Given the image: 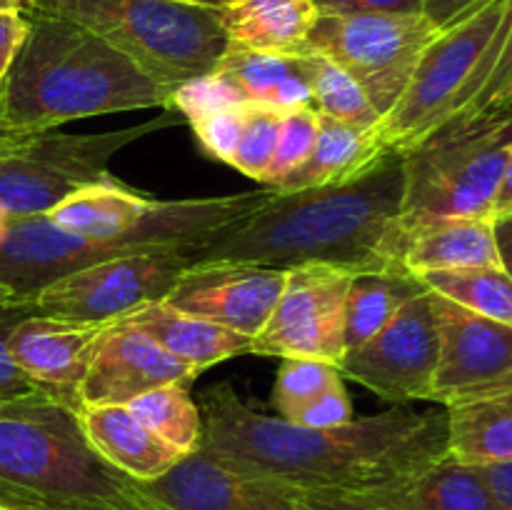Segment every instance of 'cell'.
I'll return each mask as SVG.
<instances>
[{
    "mask_svg": "<svg viewBox=\"0 0 512 510\" xmlns=\"http://www.w3.org/2000/svg\"><path fill=\"white\" fill-rule=\"evenodd\" d=\"M203 445L218 458L298 490L360 495L408 480L448 450V410L395 403L333 428H305L250 408L230 383L200 398Z\"/></svg>",
    "mask_w": 512,
    "mask_h": 510,
    "instance_id": "1",
    "label": "cell"
},
{
    "mask_svg": "<svg viewBox=\"0 0 512 510\" xmlns=\"http://www.w3.org/2000/svg\"><path fill=\"white\" fill-rule=\"evenodd\" d=\"M403 153L388 150L343 183L273 190L238 223L190 248L193 263H245L290 270L335 265L350 273L408 270Z\"/></svg>",
    "mask_w": 512,
    "mask_h": 510,
    "instance_id": "2",
    "label": "cell"
},
{
    "mask_svg": "<svg viewBox=\"0 0 512 510\" xmlns=\"http://www.w3.org/2000/svg\"><path fill=\"white\" fill-rule=\"evenodd\" d=\"M153 75L98 35L50 13L28 15V35L0 83L3 133H48L73 120L165 108Z\"/></svg>",
    "mask_w": 512,
    "mask_h": 510,
    "instance_id": "3",
    "label": "cell"
},
{
    "mask_svg": "<svg viewBox=\"0 0 512 510\" xmlns=\"http://www.w3.org/2000/svg\"><path fill=\"white\" fill-rule=\"evenodd\" d=\"M135 480L105 463L78 410L38 393L0 405V498L15 510H68L128 498Z\"/></svg>",
    "mask_w": 512,
    "mask_h": 510,
    "instance_id": "4",
    "label": "cell"
},
{
    "mask_svg": "<svg viewBox=\"0 0 512 510\" xmlns=\"http://www.w3.org/2000/svg\"><path fill=\"white\" fill-rule=\"evenodd\" d=\"M33 13L58 15L98 35L168 90L208 75L228 50L220 5L188 0H38Z\"/></svg>",
    "mask_w": 512,
    "mask_h": 510,
    "instance_id": "5",
    "label": "cell"
},
{
    "mask_svg": "<svg viewBox=\"0 0 512 510\" xmlns=\"http://www.w3.org/2000/svg\"><path fill=\"white\" fill-rule=\"evenodd\" d=\"M510 155L512 105L403 153L405 230L445 218H490Z\"/></svg>",
    "mask_w": 512,
    "mask_h": 510,
    "instance_id": "6",
    "label": "cell"
},
{
    "mask_svg": "<svg viewBox=\"0 0 512 510\" xmlns=\"http://www.w3.org/2000/svg\"><path fill=\"white\" fill-rule=\"evenodd\" d=\"M268 195L270 188L210 198L155 200L113 178L75 190L50 210L48 218L78 238L130 240L140 245H198L253 213Z\"/></svg>",
    "mask_w": 512,
    "mask_h": 510,
    "instance_id": "7",
    "label": "cell"
},
{
    "mask_svg": "<svg viewBox=\"0 0 512 510\" xmlns=\"http://www.w3.org/2000/svg\"><path fill=\"white\" fill-rule=\"evenodd\" d=\"M180 123V115L168 110L130 128L108 133L68 135L58 130L15 135L8 153L0 158V215L30 218L48 215L75 190L108 183L110 160L135 140Z\"/></svg>",
    "mask_w": 512,
    "mask_h": 510,
    "instance_id": "8",
    "label": "cell"
},
{
    "mask_svg": "<svg viewBox=\"0 0 512 510\" xmlns=\"http://www.w3.org/2000/svg\"><path fill=\"white\" fill-rule=\"evenodd\" d=\"M508 3L510 0H480L475 8L438 30L418 58L395 108L373 130L385 150L408 153L448 118L493 43Z\"/></svg>",
    "mask_w": 512,
    "mask_h": 510,
    "instance_id": "9",
    "label": "cell"
},
{
    "mask_svg": "<svg viewBox=\"0 0 512 510\" xmlns=\"http://www.w3.org/2000/svg\"><path fill=\"white\" fill-rule=\"evenodd\" d=\"M440 28L418 15H318L305 48L325 55L363 88L380 118L395 108L418 58Z\"/></svg>",
    "mask_w": 512,
    "mask_h": 510,
    "instance_id": "10",
    "label": "cell"
},
{
    "mask_svg": "<svg viewBox=\"0 0 512 510\" xmlns=\"http://www.w3.org/2000/svg\"><path fill=\"white\" fill-rule=\"evenodd\" d=\"M193 245H163L85 265L38 290L35 313L78 323H113L173 290L190 260Z\"/></svg>",
    "mask_w": 512,
    "mask_h": 510,
    "instance_id": "11",
    "label": "cell"
},
{
    "mask_svg": "<svg viewBox=\"0 0 512 510\" xmlns=\"http://www.w3.org/2000/svg\"><path fill=\"white\" fill-rule=\"evenodd\" d=\"M353 275L323 263L285 270L283 293L250 343V353L338 365L345 355V305Z\"/></svg>",
    "mask_w": 512,
    "mask_h": 510,
    "instance_id": "12",
    "label": "cell"
},
{
    "mask_svg": "<svg viewBox=\"0 0 512 510\" xmlns=\"http://www.w3.org/2000/svg\"><path fill=\"white\" fill-rule=\"evenodd\" d=\"M438 368L430 400L443 408L512 393V328L483 318L438 293Z\"/></svg>",
    "mask_w": 512,
    "mask_h": 510,
    "instance_id": "13",
    "label": "cell"
},
{
    "mask_svg": "<svg viewBox=\"0 0 512 510\" xmlns=\"http://www.w3.org/2000/svg\"><path fill=\"white\" fill-rule=\"evenodd\" d=\"M338 368L343 378H353L390 403L430 400L438 368V325L430 290L408 300L380 333L350 348Z\"/></svg>",
    "mask_w": 512,
    "mask_h": 510,
    "instance_id": "14",
    "label": "cell"
},
{
    "mask_svg": "<svg viewBox=\"0 0 512 510\" xmlns=\"http://www.w3.org/2000/svg\"><path fill=\"white\" fill-rule=\"evenodd\" d=\"M140 488L163 510H295L303 493L205 448L183 455L168 473Z\"/></svg>",
    "mask_w": 512,
    "mask_h": 510,
    "instance_id": "15",
    "label": "cell"
},
{
    "mask_svg": "<svg viewBox=\"0 0 512 510\" xmlns=\"http://www.w3.org/2000/svg\"><path fill=\"white\" fill-rule=\"evenodd\" d=\"M285 270L245 263H193L165 300L198 318L248 335L265 328L283 293Z\"/></svg>",
    "mask_w": 512,
    "mask_h": 510,
    "instance_id": "16",
    "label": "cell"
},
{
    "mask_svg": "<svg viewBox=\"0 0 512 510\" xmlns=\"http://www.w3.org/2000/svg\"><path fill=\"white\" fill-rule=\"evenodd\" d=\"M200 370L160 348L150 335L123 320H113L95 345L80 388L85 405H128L163 385H193Z\"/></svg>",
    "mask_w": 512,
    "mask_h": 510,
    "instance_id": "17",
    "label": "cell"
},
{
    "mask_svg": "<svg viewBox=\"0 0 512 510\" xmlns=\"http://www.w3.org/2000/svg\"><path fill=\"white\" fill-rule=\"evenodd\" d=\"M108 325L30 313L8 335V355L45 395L80 413V388Z\"/></svg>",
    "mask_w": 512,
    "mask_h": 510,
    "instance_id": "18",
    "label": "cell"
},
{
    "mask_svg": "<svg viewBox=\"0 0 512 510\" xmlns=\"http://www.w3.org/2000/svg\"><path fill=\"white\" fill-rule=\"evenodd\" d=\"M78 415L95 453L135 483H153L183 458L128 405H85Z\"/></svg>",
    "mask_w": 512,
    "mask_h": 510,
    "instance_id": "19",
    "label": "cell"
},
{
    "mask_svg": "<svg viewBox=\"0 0 512 510\" xmlns=\"http://www.w3.org/2000/svg\"><path fill=\"white\" fill-rule=\"evenodd\" d=\"M118 320L143 330L160 348L200 373L208 370L210 365L250 353V343H253L248 335H240L213 320L185 313L165 298L150 300Z\"/></svg>",
    "mask_w": 512,
    "mask_h": 510,
    "instance_id": "20",
    "label": "cell"
},
{
    "mask_svg": "<svg viewBox=\"0 0 512 510\" xmlns=\"http://www.w3.org/2000/svg\"><path fill=\"white\" fill-rule=\"evenodd\" d=\"M385 510H495L493 495L478 465L445 455L408 480L360 493Z\"/></svg>",
    "mask_w": 512,
    "mask_h": 510,
    "instance_id": "21",
    "label": "cell"
},
{
    "mask_svg": "<svg viewBox=\"0 0 512 510\" xmlns=\"http://www.w3.org/2000/svg\"><path fill=\"white\" fill-rule=\"evenodd\" d=\"M213 70L223 75L248 105L293 110L313 103L305 48L300 53L228 48Z\"/></svg>",
    "mask_w": 512,
    "mask_h": 510,
    "instance_id": "22",
    "label": "cell"
},
{
    "mask_svg": "<svg viewBox=\"0 0 512 510\" xmlns=\"http://www.w3.org/2000/svg\"><path fill=\"white\" fill-rule=\"evenodd\" d=\"M313 0H230L220 5L228 48L300 53L318 20Z\"/></svg>",
    "mask_w": 512,
    "mask_h": 510,
    "instance_id": "23",
    "label": "cell"
},
{
    "mask_svg": "<svg viewBox=\"0 0 512 510\" xmlns=\"http://www.w3.org/2000/svg\"><path fill=\"white\" fill-rule=\"evenodd\" d=\"M498 265V245L490 218L433 220L408 233L405 268L415 275Z\"/></svg>",
    "mask_w": 512,
    "mask_h": 510,
    "instance_id": "24",
    "label": "cell"
},
{
    "mask_svg": "<svg viewBox=\"0 0 512 510\" xmlns=\"http://www.w3.org/2000/svg\"><path fill=\"white\" fill-rule=\"evenodd\" d=\"M385 153L388 150L378 143L373 130L365 133V130L350 128V125L320 115L318 138H315L308 160L293 173L285 175L278 185H273V190H305L343 183V180L363 173Z\"/></svg>",
    "mask_w": 512,
    "mask_h": 510,
    "instance_id": "25",
    "label": "cell"
},
{
    "mask_svg": "<svg viewBox=\"0 0 512 510\" xmlns=\"http://www.w3.org/2000/svg\"><path fill=\"white\" fill-rule=\"evenodd\" d=\"M512 105V0L508 3V10L503 15L498 33H495L493 43L485 50L480 58L478 68L470 75L468 85L463 93L455 100L453 110L448 118L428 135H445L463 130L468 125L478 123V120L490 118V115L500 113V110L510 108ZM425 138V140H428Z\"/></svg>",
    "mask_w": 512,
    "mask_h": 510,
    "instance_id": "26",
    "label": "cell"
},
{
    "mask_svg": "<svg viewBox=\"0 0 512 510\" xmlns=\"http://www.w3.org/2000/svg\"><path fill=\"white\" fill-rule=\"evenodd\" d=\"M448 410V450L468 465L512 463V393Z\"/></svg>",
    "mask_w": 512,
    "mask_h": 510,
    "instance_id": "27",
    "label": "cell"
},
{
    "mask_svg": "<svg viewBox=\"0 0 512 510\" xmlns=\"http://www.w3.org/2000/svg\"><path fill=\"white\" fill-rule=\"evenodd\" d=\"M423 290V280L410 270L355 273L345 305V353L380 333Z\"/></svg>",
    "mask_w": 512,
    "mask_h": 510,
    "instance_id": "28",
    "label": "cell"
},
{
    "mask_svg": "<svg viewBox=\"0 0 512 510\" xmlns=\"http://www.w3.org/2000/svg\"><path fill=\"white\" fill-rule=\"evenodd\" d=\"M430 293H438L483 318L512 328V278L503 268L435 270L418 275Z\"/></svg>",
    "mask_w": 512,
    "mask_h": 510,
    "instance_id": "29",
    "label": "cell"
},
{
    "mask_svg": "<svg viewBox=\"0 0 512 510\" xmlns=\"http://www.w3.org/2000/svg\"><path fill=\"white\" fill-rule=\"evenodd\" d=\"M305 60H308L310 93H313L310 105L320 115L350 125V128L365 130V133L378 128L383 120L380 113L363 93V88L340 65L308 48H305Z\"/></svg>",
    "mask_w": 512,
    "mask_h": 510,
    "instance_id": "30",
    "label": "cell"
},
{
    "mask_svg": "<svg viewBox=\"0 0 512 510\" xmlns=\"http://www.w3.org/2000/svg\"><path fill=\"white\" fill-rule=\"evenodd\" d=\"M128 408L183 455L195 453L203 445V413L190 398L188 385L173 383L155 388L128 403Z\"/></svg>",
    "mask_w": 512,
    "mask_h": 510,
    "instance_id": "31",
    "label": "cell"
},
{
    "mask_svg": "<svg viewBox=\"0 0 512 510\" xmlns=\"http://www.w3.org/2000/svg\"><path fill=\"white\" fill-rule=\"evenodd\" d=\"M338 380H343V373L335 363L313 358H283L270 405L278 418L298 423L303 410Z\"/></svg>",
    "mask_w": 512,
    "mask_h": 510,
    "instance_id": "32",
    "label": "cell"
},
{
    "mask_svg": "<svg viewBox=\"0 0 512 510\" xmlns=\"http://www.w3.org/2000/svg\"><path fill=\"white\" fill-rule=\"evenodd\" d=\"M280 120L283 110L268 108V105H245V123L240 130V140L230 165L238 173L265 183L270 163H273L275 145H278Z\"/></svg>",
    "mask_w": 512,
    "mask_h": 510,
    "instance_id": "33",
    "label": "cell"
},
{
    "mask_svg": "<svg viewBox=\"0 0 512 510\" xmlns=\"http://www.w3.org/2000/svg\"><path fill=\"white\" fill-rule=\"evenodd\" d=\"M318 110L313 105H300V108L283 110V120H280L278 145H275L273 163H270L268 175H265V185L273 188L288 173L308 160L310 150H313L315 138H318Z\"/></svg>",
    "mask_w": 512,
    "mask_h": 510,
    "instance_id": "34",
    "label": "cell"
},
{
    "mask_svg": "<svg viewBox=\"0 0 512 510\" xmlns=\"http://www.w3.org/2000/svg\"><path fill=\"white\" fill-rule=\"evenodd\" d=\"M228 105H245L240 98L238 90L218 75L215 70H210L208 75H200V78L188 80V83L178 85L170 95V110L178 113L180 118H185L190 123L198 115L210 113V110L228 108Z\"/></svg>",
    "mask_w": 512,
    "mask_h": 510,
    "instance_id": "35",
    "label": "cell"
},
{
    "mask_svg": "<svg viewBox=\"0 0 512 510\" xmlns=\"http://www.w3.org/2000/svg\"><path fill=\"white\" fill-rule=\"evenodd\" d=\"M245 105H228V108L210 110V113L190 120L195 138H198V143L203 145L210 158L223 160V163L230 165L245 123Z\"/></svg>",
    "mask_w": 512,
    "mask_h": 510,
    "instance_id": "36",
    "label": "cell"
},
{
    "mask_svg": "<svg viewBox=\"0 0 512 510\" xmlns=\"http://www.w3.org/2000/svg\"><path fill=\"white\" fill-rule=\"evenodd\" d=\"M35 313L30 300H20V303L0 305V405L10 403V400L28 398V395H38L43 390L10 360L8 355V335L13 333L15 325L25 318V315Z\"/></svg>",
    "mask_w": 512,
    "mask_h": 510,
    "instance_id": "37",
    "label": "cell"
},
{
    "mask_svg": "<svg viewBox=\"0 0 512 510\" xmlns=\"http://www.w3.org/2000/svg\"><path fill=\"white\" fill-rule=\"evenodd\" d=\"M348 420H353V405H350V395L345 390V383L338 380V383L323 390L303 410V415H300V420L295 425H305V428H333V425H343Z\"/></svg>",
    "mask_w": 512,
    "mask_h": 510,
    "instance_id": "38",
    "label": "cell"
},
{
    "mask_svg": "<svg viewBox=\"0 0 512 510\" xmlns=\"http://www.w3.org/2000/svg\"><path fill=\"white\" fill-rule=\"evenodd\" d=\"M323 15H355V13H385V15H418L425 13L428 0H313Z\"/></svg>",
    "mask_w": 512,
    "mask_h": 510,
    "instance_id": "39",
    "label": "cell"
},
{
    "mask_svg": "<svg viewBox=\"0 0 512 510\" xmlns=\"http://www.w3.org/2000/svg\"><path fill=\"white\" fill-rule=\"evenodd\" d=\"M28 35V15L20 13H0V83L8 75L20 45Z\"/></svg>",
    "mask_w": 512,
    "mask_h": 510,
    "instance_id": "40",
    "label": "cell"
},
{
    "mask_svg": "<svg viewBox=\"0 0 512 510\" xmlns=\"http://www.w3.org/2000/svg\"><path fill=\"white\" fill-rule=\"evenodd\" d=\"M295 510H385L380 505L368 503L358 495L323 493V490H303Z\"/></svg>",
    "mask_w": 512,
    "mask_h": 510,
    "instance_id": "41",
    "label": "cell"
},
{
    "mask_svg": "<svg viewBox=\"0 0 512 510\" xmlns=\"http://www.w3.org/2000/svg\"><path fill=\"white\" fill-rule=\"evenodd\" d=\"M490 495H493L495 510H512V463L483 465L480 468Z\"/></svg>",
    "mask_w": 512,
    "mask_h": 510,
    "instance_id": "42",
    "label": "cell"
},
{
    "mask_svg": "<svg viewBox=\"0 0 512 510\" xmlns=\"http://www.w3.org/2000/svg\"><path fill=\"white\" fill-rule=\"evenodd\" d=\"M478 3L480 0H428L425 3V15H428L435 28H445V25L458 20L460 15H465Z\"/></svg>",
    "mask_w": 512,
    "mask_h": 510,
    "instance_id": "43",
    "label": "cell"
},
{
    "mask_svg": "<svg viewBox=\"0 0 512 510\" xmlns=\"http://www.w3.org/2000/svg\"><path fill=\"white\" fill-rule=\"evenodd\" d=\"M68 510H163L143 488L140 483L135 485L133 493L128 498H120V500H110V503H90V505H75V508Z\"/></svg>",
    "mask_w": 512,
    "mask_h": 510,
    "instance_id": "44",
    "label": "cell"
},
{
    "mask_svg": "<svg viewBox=\"0 0 512 510\" xmlns=\"http://www.w3.org/2000/svg\"><path fill=\"white\" fill-rule=\"evenodd\" d=\"M493 233H495V245H498L500 268H503L512 278V215L495 218Z\"/></svg>",
    "mask_w": 512,
    "mask_h": 510,
    "instance_id": "45",
    "label": "cell"
},
{
    "mask_svg": "<svg viewBox=\"0 0 512 510\" xmlns=\"http://www.w3.org/2000/svg\"><path fill=\"white\" fill-rule=\"evenodd\" d=\"M503 215H512V155L505 165L503 180H500V188L495 193L493 208H490V218H503Z\"/></svg>",
    "mask_w": 512,
    "mask_h": 510,
    "instance_id": "46",
    "label": "cell"
},
{
    "mask_svg": "<svg viewBox=\"0 0 512 510\" xmlns=\"http://www.w3.org/2000/svg\"><path fill=\"white\" fill-rule=\"evenodd\" d=\"M38 0H0V13H20L30 15Z\"/></svg>",
    "mask_w": 512,
    "mask_h": 510,
    "instance_id": "47",
    "label": "cell"
},
{
    "mask_svg": "<svg viewBox=\"0 0 512 510\" xmlns=\"http://www.w3.org/2000/svg\"><path fill=\"white\" fill-rule=\"evenodd\" d=\"M15 135H18V133H3V130H0V158H3V155L10 150V145H13Z\"/></svg>",
    "mask_w": 512,
    "mask_h": 510,
    "instance_id": "48",
    "label": "cell"
},
{
    "mask_svg": "<svg viewBox=\"0 0 512 510\" xmlns=\"http://www.w3.org/2000/svg\"><path fill=\"white\" fill-rule=\"evenodd\" d=\"M10 303H20V300H15L8 290L0 288V305H10Z\"/></svg>",
    "mask_w": 512,
    "mask_h": 510,
    "instance_id": "49",
    "label": "cell"
},
{
    "mask_svg": "<svg viewBox=\"0 0 512 510\" xmlns=\"http://www.w3.org/2000/svg\"><path fill=\"white\" fill-rule=\"evenodd\" d=\"M188 3H200V5H225L230 0H188Z\"/></svg>",
    "mask_w": 512,
    "mask_h": 510,
    "instance_id": "50",
    "label": "cell"
},
{
    "mask_svg": "<svg viewBox=\"0 0 512 510\" xmlns=\"http://www.w3.org/2000/svg\"><path fill=\"white\" fill-rule=\"evenodd\" d=\"M0 510H15V508H10V505H3V503H0Z\"/></svg>",
    "mask_w": 512,
    "mask_h": 510,
    "instance_id": "51",
    "label": "cell"
},
{
    "mask_svg": "<svg viewBox=\"0 0 512 510\" xmlns=\"http://www.w3.org/2000/svg\"><path fill=\"white\" fill-rule=\"evenodd\" d=\"M0 503H3V498H0ZM3 505H5V503H3Z\"/></svg>",
    "mask_w": 512,
    "mask_h": 510,
    "instance_id": "52",
    "label": "cell"
},
{
    "mask_svg": "<svg viewBox=\"0 0 512 510\" xmlns=\"http://www.w3.org/2000/svg\"><path fill=\"white\" fill-rule=\"evenodd\" d=\"M0 130H3V128H0Z\"/></svg>",
    "mask_w": 512,
    "mask_h": 510,
    "instance_id": "53",
    "label": "cell"
}]
</instances>
